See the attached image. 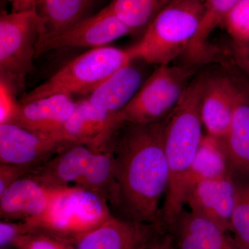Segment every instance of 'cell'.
<instances>
[{"mask_svg": "<svg viewBox=\"0 0 249 249\" xmlns=\"http://www.w3.org/2000/svg\"><path fill=\"white\" fill-rule=\"evenodd\" d=\"M166 116L153 124H123L110 142L120 217L160 228V202L170 178L164 147Z\"/></svg>", "mask_w": 249, "mask_h": 249, "instance_id": "6da1fadb", "label": "cell"}, {"mask_svg": "<svg viewBox=\"0 0 249 249\" xmlns=\"http://www.w3.org/2000/svg\"><path fill=\"white\" fill-rule=\"evenodd\" d=\"M206 78L198 77L192 80L166 116L164 147L170 178L160 210V226L166 231L184 209L187 174L204 137L200 107Z\"/></svg>", "mask_w": 249, "mask_h": 249, "instance_id": "7a4b0ae2", "label": "cell"}, {"mask_svg": "<svg viewBox=\"0 0 249 249\" xmlns=\"http://www.w3.org/2000/svg\"><path fill=\"white\" fill-rule=\"evenodd\" d=\"M204 0H174L156 15L142 40L130 47L135 60L170 65L186 54L199 27Z\"/></svg>", "mask_w": 249, "mask_h": 249, "instance_id": "3957f363", "label": "cell"}, {"mask_svg": "<svg viewBox=\"0 0 249 249\" xmlns=\"http://www.w3.org/2000/svg\"><path fill=\"white\" fill-rule=\"evenodd\" d=\"M134 60L130 49L105 46L90 49L67 62L43 83L25 93L19 103L57 93L88 96L111 75Z\"/></svg>", "mask_w": 249, "mask_h": 249, "instance_id": "277c9868", "label": "cell"}, {"mask_svg": "<svg viewBox=\"0 0 249 249\" xmlns=\"http://www.w3.org/2000/svg\"><path fill=\"white\" fill-rule=\"evenodd\" d=\"M108 201L84 188L75 186L56 188L48 209L37 219L26 222L67 239L73 244L112 217Z\"/></svg>", "mask_w": 249, "mask_h": 249, "instance_id": "5b68a950", "label": "cell"}, {"mask_svg": "<svg viewBox=\"0 0 249 249\" xmlns=\"http://www.w3.org/2000/svg\"><path fill=\"white\" fill-rule=\"evenodd\" d=\"M194 70L186 66L160 65L128 104L116 113L118 128L124 124H147L164 119L178 105Z\"/></svg>", "mask_w": 249, "mask_h": 249, "instance_id": "8992f818", "label": "cell"}, {"mask_svg": "<svg viewBox=\"0 0 249 249\" xmlns=\"http://www.w3.org/2000/svg\"><path fill=\"white\" fill-rule=\"evenodd\" d=\"M43 32L36 11L1 12L0 16V78L19 91L24 89L34 67L36 47Z\"/></svg>", "mask_w": 249, "mask_h": 249, "instance_id": "52a82bcc", "label": "cell"}, {"mask_svg": "<svg viewBox=\"0 0 249 249\" xmlns=\"http://www.w3.org/2000/svg\"><path fill=\"white\" fill-rule=\"evenodd\" d=\"M132 34V30L116 16L109 4L97 14L85 18L65 30L40 37L36 47V56L62 48L105 47Z\"/></svg>", "mask_w": 249, "mask_h": 249, "instance_id": "ba28073f", "label": "cell"}, {"mask_svg": "<svg viewBox=\"0 0 249 249\" xmlns=\"http://www.w3.org/2000/svg\"><path fill=\"white\" fill-rule=\"evenodd\" d=\"M67 146L50 136L36 133L14 123L0 124V163L31 170Z\"/></svg>", "mask_w": 249, "mask_h": 249, "instance_id": "9c48e42d", "label": "cell"}, {"mask_svg": "<svg viewBox=\"0 0 249 249\" xmlns=\"http://www.w3.org/2000/svg\"><path fill=\"white\" fill-rule=\"evenodd\" d=\"M115 115L97 109L87 98L77 101L73 114L53 138L66 145L78 144L101 151L119 130Z\"/></svg>", "mask_w": 249, "mask_h": 249, "instance_id": "30bf717a", "label": "cell"}, {"mask_svg": "<svg viewBox=\"0 0 249 249\" xmlns=\"http://www.w3.org/2000/svg\"><path fill=\"white\" fill-rule=\"evenodd\" d=\"M163 229L121 217H112L80 237L76 249H148Z\"/></svg>", "mask_w": 249, "mask_h": 249, "instance_id": "8fae6325", "label": "cell"}, {"mask_svg": "<svg viewBox=\"0 0 249 249\" xmlns=\"http://www.w3.org/2000/svg\"><path fill=\"white\" fill-rule=\"evenodd\" d=\"M235 182L232 174L200 181L187 194L190 211L208 218L227 232H232L231 215Z\"/></svg>", "mask_w": 249, "mask_h": 249, "instance_id": "7c38bea8", "label": "cell"}, {"mask_svg": "<svg viewBox=\"0 0 249 249\" xmlns=\"http://www.w3.org/2000/svg\"><path fill=\"white\" fill-rule=\"evenodd\" d=\"M55 189L27 174L0 195L1 219L29 222L37 219L48 209Z\"/></svg>", "mask_w": 249, "mask_h": 249, "instance_id": "4fadbf2b", "label": "cell"}, {"mask_svg": "<svg viewBox=\"0 0 249 249\" xmlns=\"http://www.w3.org/2000/svg\"><path fill=\"white\" fill-rule=\"evenodd\" d=\"M167 232L177 249H240L229 232L190 210L183 209Z\"/></svg>", "mask_w": 249, "mask_h": 249, "instance_id": "5bb4252c", "label": "cell"}, {"mask_svg": "<svg viewBox=\"0 0 249 249\" xmlns=\"http://www.w3.org/2000/svg\"><path fill=\"white\" fill-rule=\"evenodd\" d=\"M76 106L73 96L64 93L37 98L20 103L13 123L53 138L73 114Z\"/></svg>", "mask_w": 249, "mask_h": 249, "instance_id": "9a60e30c", "label": "cell"}, {"mask_svg": "<svg viewBox=\"0 0 249 249\" xmlns=\"http://www.w3.org/2000/svg\"><path fill=\"white\" fill-rule=\"evenodd\" d=\"M237 85L228 77L206 78L201 98L200 114L206 134L221 140L231 123Z\"/></svg>", "mask_w": 249, "mask_h": 249, "instance_id": "2e32d148", "label": "cell"}, {"mask_svg": "<svg viewBox=\"0 0 249 249\" xmlns=\"http://www.w3.org/2000/svg\"><path fill=\"white\" fill-rule=\"evenodd\" d=\"M230 127L219 144L232 176L249 177V96L237 83Z\"/></svg>", "mask_w": 249, "mask_h": 249, "instance_id": "e0dca14e", "label": "cell"}, {"mask_svg": "<svg viewBox=\"0 0 249 249\" xmlns=\"http://www.w3.org/2000/svg\"><path fill=\"white\" fill-rule=\"evenodd\" d=\"M94 152L86 145H70L29 174L52 188L74 186L84 175Z\"/></svg>", "mask_w": 249, "mask_h": 249, "instance_id": "ac0fdd59", "label": "cell"}, {"mask_svg": "<svg viewBox=\"0 0 249 249\" xmlns=\"http://www.w3.org/2000/svg\"><path fill=\"white\" fill-rule=\"evenodd\" d=\"M142 83V73L130 64L111 75L86 98L97 109L116 114L128 104Z\"/></svg>", "mask_w": 249, "mask_h": 249, "instance_id": "d6986e66", "label": "cell"}, {"mask_svg": "<svg viewBox=\"0 0 249 249\" xmlns=\"http://www.w3.org/2000/svg\"><path fill=\"white\" fill-rule=\"evenodd\" d=\"M75 186L84 188L104 198L109 206L117 209L119 191L115 175V160L111 144L95 152L86 171Z\"/></svg>", "mask_w": 249, "mask_h": 249, "instance_id": "ffe728a7", "label": "cell"}, {"mask_svg": "<svg viewBox=\"0 0 249 249\" xmlns=\"http://www.w3.org/2000/svg\"><path fill=\"white\" fill-rule=\"evenodd\" d=\"M93 0H37L36 12L42 19L40 37L65 30L88 17Z\"/></svg>", "mask_w": 249, "mask_h": 249, "instance_id": "44dd1931", "label": "cell"}, {"mask_svg": "<svg viewBox=\"0 0 249 249\" xmlns=\"http://www.w3.org/2000/svg\"><path fill=\"white\" fill-rule=\"evenodd\" d=\"M231 173L219 140L205 134L186 178L187 194L200 181L220 178Z\"/></svg>", "mask_w": 249, "mask_h": 249, "instance_id": "7402d4cb", "label": "cell"}, {"mask_svg": "<svg viewBox=\"0 0 249 249\" xmlns=\"http://www.w3.org/2000/svg\"><path fill=\"white\" fill-rule=\"evenodd\" d=\"M240 0H204V12L186 55L194 61L204 60L209 53L208 39Z\"/></svg>", "mask_w": 249, "mask_h": 249, "instance_id": "603a6c76", "label": "cell"}, {"mask_svg": "<svg viewBox=\"0 0 249 249\" xmlns=\"http://www.w3.org/2000/svg\"><path fill=\"white\" fill-rule=\"evenodd\" d=\"M109 5L116 16L134 34L144 33L162 9V0H112Z\"/></svg>", "mask_w": 249, "mask_h": 249, "instance_id": "cb8c5ba5", "label": "cell"}, {"mask_svg": "<svg viewBox=\"0 0 249 249\" xmlns=\"http://www.w3.org/2000/svg\"><path fill=\"white\" fill-rule=\"evenodd\" d=\"M232 232L240 249H249V182L235 183Z\"/></svg>", "mask_w": 249, "mask_h": 249, "instance_id": "d4e9b609", "label": "cell"}, {"mask_svg": "<svg viewBox=\"0 0 249 249\" xmlns=\"http://www.w3.org/2000/svg\"><path fill=\"white\" fill-rule=\"evenodd\" d=\"M16 249H76L74 244L52 232L32 229L18 239Z\"/></svg>", "mask_w": 249, "mask_h": 249, "instance_id": "484cf974", "label": "cell"}, {"mask_svg": "<svg viewBox=\"0 0 249 249\" xmlns=\"http://www.w3.org/2000/svg\"><path fill=\"white\" fill-rule=\"evenodd\" d=\"M222 25L232 42H249V0H240L224 19Z\"/></svg>", "mask_w": 249, "mask_h": 249, "instance_id": "4316f807", "label": "cell"}, {"mask_svg": "<svg viewBox=\"0 0 249 249\" xmlns=\"http://www.w3.org/2000/svg\"><path fill=\"white\" fill-rule=\"evenodd\" d=\"M18 93L12 85L0 78V124L14 122L20 106Z\"/></svg>", "mask_w": 249, "mask_h": 249, "instance_id": "83f0119b", "label": "cell"}, {"mask_svg": "<svg viewBox=\"0 0 249 249\" xmlns=\"http://www.w3.org/2000/svg\"><path fill=\"white\" fill-rule=\"evenodd\" d=\"M29 224L24 221L1 220L0 222V248L14 247L18 238L30 231Z\"/></svg>", "mask_w": 249, "mask_h": 249, "instance_id": "f1b7e54d", "label": "cell"}, {"mask_svg": "<svg viewBox=\"0 0 249 249\" xmlns=\"http://www.w3.org/2000/svg\"><path fill=\"white\" fill-rule=\"evenodd\" d=\"M31 170L19 165L0 163V195Z\"/></svg>", "mask_w": 249, "mask_h": 249, "instance_id": "f546056e", "label": "cell"}, {"mask_svg": "<svg viewBox=\"0 0 249 249\" xmlns=\"http://www.w3.org/2000/svg\"><path fill=\"white\" fill-rule=\"evenodd\" d=\"M232 53L236 65L249 80V42H232Z\"/></svg>", "mask_w": 249, "mask_h": 249, "instance_id": "4dcf8cb0", "label": "cell"}, {"mask_svg": "<svg viewBox=\"0 0 249 249\" xmlns=\"http://www.w3.org/2000/svg\"><path fill=\"white\" fill-rule=\"evenodd\" d=\"M148 249H177L173 236L168 232L160 233L152 242Z\"/></svg>", "mask_w": 249, "mask_h": 249, "instance_id": "1f68e13d", "label": "cell"}, {"mask_svg": "<svg viewBox=\"0 0 249 249\" xmlns=\"http://www.w3.org/2000/svg\"><path fill=\"white\" fill-rule=\"evenodd\" d=\"M11 12L21 13L36 11L37 0H9Z\"/></svg>", "mask_w": 249, "mask_h": 249, "instance_id": "d6a6232c", "label": "cell"}, {"mask_svg": "<svg viewBox=\"0 0 249 249\" xmlns=\"http://www.w3.org/2000/svg\"><path fill=\"white\" fill-rule=\"evenodd\" d=\"M239 77L240 78L236 80H237L238 84L240 85L241 88L245 90L246 93L249 96V80H247V78H243V76H240Z\"/></svg>", "mask_w": 249, "mask_h": 249, "instance_id": "836d02e7", "label": "cell"}, {"mask_svg": "<svg viewBox=\"0 0 249 249\" xmlns=\"http://www.w3.org/2000/svg\"><path fill=\"white\" fill-rule=\"evenodd\" d=\"M174 1V0H162V8H163V6H165V5L169 4L170 2H171V1Z\"/></svg>", "mask_w": 249, "mask_h": 249, "instance_id": "e575fe53", "label": "cell"}]
</instances>
